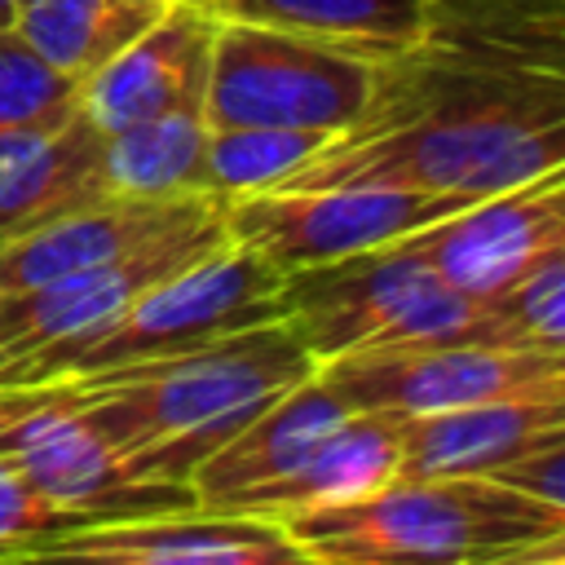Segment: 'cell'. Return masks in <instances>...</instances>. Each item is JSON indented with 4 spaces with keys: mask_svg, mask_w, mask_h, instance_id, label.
Wrapping results in <instances>:
<instances>
[{
    "mask_svg": "<svg viewBox=\"0 0 565 565\" xmlns=\"http://www.w3.org/2000/svg\"><path fill=\"white\" fill-rule=\"evenodd\" d=\"M216 22L274 26L371 66L393 62L424 44L433 26V0H194Z\"/></svg>",
    "mask_w": 565,
    "mask_h": 565,
    "instance_id": "17",
    "label": "cell"
},
{
    "mask_svg": "<svg viewBox=\"0 0 565 565\" xmlns=\"http://www.w3.org/2000/svg\"><path fill=\"white\" fill-rule=\"evenodd\" d=\"M216 18L194 0H172L132 44L79 84V115L102 132L132 128L172 106L203 102Z\"/></svg>",
    "mask_w": 565,
    "mask_h": 565,
    "instance_id": "13",
    "label": "cell"
},
{
    "mask_svg": "<svg viewBox=\"0 0 565 565\" xmlns=\"http://www.w3.org/2000/svg\"><path fill=\"white\" fill-rule=\"evenodd\" d=\"M305 565H565V508L490 477H406L278 521Z\"/></svg>",
    "mask_w": 565,
    "mask_h": 565,
    "instance_id": "3",
    "label": "cell"
},
{
    "mask_svg": "<svg viewBox=\"0 0 565 565\" xmlns=\"http://www.w3.org/2000/svg\"><path fill=\"white\" fill-rule=\"evenodd\" d=\"M565 247L547 252L512 287L481 300L490 318V340L503 349H543L565 353Z\"/></svg>",
    "mask_w": 565,
    "mask_h": 565,
    "instance_id": "22",
    "label": "cell"
},
{
    "mask_svg": "<svg viewBox=\"0 0 565 565\" xmlns=\"http://www.w3.org/2000/svg\"><path fill=\"white\" fill-rule=\"evenodd\" d=\"M437 282L424 256L406 243H384L278 274V309L300 349L327 366L384 349Z\"/></svg>",
    "mask_w": 565,
    "mask_h": 565,
    "instance_id": "9",
    "label": "cell"
},
{
    "mask_svg": "<svg viewBox=\"0 0 565 565\" xmlns=\"http://www.w3.org/2000/svg\"><path fill=\"white\" fill-rule=\"evenodd\" d=\"M79 110V84L53 71L13 26H0V128L53 124Z\"/></svg>",
    "mask_w": 565,
    "mask_h": 565,
    "instance_id": "23",
    "label": "cell"
},
{
    "mask_svg": "<svg viewBox=\"0 0 565 565\" xmlns=\"http://www.w3.org/2000/svg\"><path fill=\"white\" fill-rule=\"evenodd\" d=\"M371 88L375 66L362 57L256 22H216L203 115L331 137L366 110Z\"/></svg>",
    "mask_w": 565,
    "mask_h": 565,
    "instance_id": "5",
    "label": "cell"
},
{
    "mask_svg": "<svg viewBox=\"0 0 565 565\" xmlns=\"http://www.w3.org/2000/svg\"><path fill=\"white\" fill-rule=\"evenodd\" d=\"M565 437V397H499L397 419V472L486 477L512 455Z\"/></svg>",
    "mask_w": 565,
    "mask_h": 565,
    "instance_id": "16",
    "label": "cell"
},
{
    "mask_svg": "<svg viewBox=\"0 0 565 565\" xmlns=\"http://www.w3.org/2000/svg\"><path fill=\"white\" fill-rule=\"evenodd\" d=\"M106 137L75 110L53 124L0 128V247L106 199Z\"/></svg>",
    "mask_w": 565,
    "mask_h": 565,
    "instance_id": "14",
    "label": "cell"
},
{
    "mask_svg": "<svg viewBox=\"0 0 565 565\" xmlns=\"http://www.w3.org/2000/svg\"><path fill=\"white\" fill-rule=\"evenodd\" d=\"M35 561L97 565H305L291 534L252 512L163 508L119 521L79 525L35 552Z\"/></svg>",
    "mask_w": 565,
    "mask_h": 565,
    "instance_id": "11",
    "label": "cell"
},
{
    "mask_svg": "<svg viewBox=\"0 0 565 565\" xmlns=\"http://www.w3.org/2000/svg\"><path fill=\"white\" fill-rule=\"evenodd\" d=\"M0 455H9L35 490L75 512L84 525L194 503L185 486L137 481L115 441L79 406L71 380L35 384L31 402L0 428Z\"/></svg>",
    "mask_w": 565,
    "mask_h": 565,
    "instance_id": "7",
    "label": "cell"
},
{
    "mask_svg": "<svg viewBox=\"0 0 565 565\" xmlns=\"http://www.w3.org/2000/svg\"><path fill=\"white\" fill-rule=\"evenodd\" d=\"M84 521L53 503L44 490L26 481V472L0 455V561H35V552Z\"/></svg>",
    "mask_w": 565,
    "mask_h": 565,
    "instance_id": "24",
    "label": "cell"
},
{
    "mask_svg": "<svg viewBox=\"0 0 565 565\" xmlns=\"http://www.w3.org/2000/svg\"><path fill=\"white\" fill-rule=\"evenodd\" d=\"M490 481L534 499V503H547V508H565V437H552V441H539L521 455H512L508 463H499L494 472H486Z\"/></svg>",
    "mask_w": 565,
    "mask_h": 565,
    "instance_id": "25",
    "label": "cell"
},
{
    "mask_svg": "<svg viewBox=\"0 0 565 565\" xmlns=\"http://www.w3.org/2000/svg\"><path fill=\"white\" fill-rule=\"evenodd\" d=\"M31 393H35V384H0V428L31 402Z\"/></svg>",
    "mask_w": 565,
    "mask_h": 565,
    "instance_id": "26",
    "label": "cell"
},
{
    "mask_svg": "<svg viewBox=\"0 0 565 565\" xmlns=\"http://www.w3.org/2000/svg\"><path fill=\"white\" fill-rule=\"evenodd\" d=\"M349 415H353V406L335 393V384L322 371H313L309 380H300L296 388L274 397L260 415H252L230 441H221L190 472L194 508L234 512V503H243L260 486L291 472Z\"/></svg>",
    "mask_w": 565,
    "mask_h": 565,
    "instance_id": "15",
    "label": "cell"
},
{
    "mask_svg": "<svg viewBox=\"0 0 565 565\" xmlns=\"http://www.w3.org/2000/svg\"><path fill=\"white\" fill-rule=\"evenodd\" d=\"M565 168L561 57L428 31L375 66L366 110L274 190L397 185L481 199Z\"/></svg>",
    "mask_w": 565,
    "mask_h": 565,
    "instance_id": "1",
    "label": "cell"
},
{
    "mask_svg": "<svg viewBox=\"0 0 565 565\" xmlns=\"http://www.w3.org/2000/svg\"><path fill=\"white\" fill-rule=\"evenodd\" d=\"M22 4H26V0H0V26H13V18H18Z\"/></svg>",
    "mask_w": 565,
    "mask_h": 565,
    "instance_id": "27",
    "label": "cell"
},
{
    "mask_svg": "<svg viewBox=\"0 0 565 565\" xmlns=\"http://www.w3.org/2000/svg\"><path fill=\"white\" fill-rule=\"evenodd\" d=\"M313 371L318 362L278 318L71 384L137 481L190 490V472L221 441Z\"/></svg>",
    "mask_w": 565,
    "mask_h": 565,
    "instance_id": "2",
    "label": "cell"
},
{
    "mask_svg": "<svg viewBox=\"0 0 565 565\" xmlns=\"http://www.w3.org/2000/svg\"><path fill=\"white\" fill-rule=\"evenodd\" d=\"M172 0H26L13 31L66 79L84 84Z\"/></svg>",
    "mask_w": 565,
    "mask_h": 565,
    "instance_id": "19",
    "label": "cell"
},
{
    "mask_svg": "<svg viewBox=\"0 0 565 565\" xmlns=\"http://www.w3.org/2000/svg\"><path fill=\"white\" fill-rule=\"evenodd\" d=\"M203 102L172 106L154 119L106 137V190L128 199H168L203 190Z\"/></svg>",
    "mask_w": 565,
    "mask_h": 565,
    "instance_id": "20",
    "label": "cell"
},
{
    "mask_svg": "<svg viewBox=\"0 0 565 565\" xmlns=\"http://www.w3.org/2000/svg\"><path fill=\"white\" fill-rule=\"evenodd\" d=\"M225 212L221 194H168V199H128L106 194L79 212H66L13 243L0 247V291H22L49 278L110 265L185 230H199Z\"/></svg>",
    "mask_w": 565,
    "mask_h": 565,
    "instance_id": "12",
    "label": "cell"
},
{
    "mask_svg": "<svg viewBox=\"0 0 565 565\" xmlns=\"http://www.w3.org/2000/svg\"><path fill=\"white\" fill-rule=\"evenodd\" d=\"M393 477H397V419L375 411H353L291 472L234 503V512L287 521L296 512L362 499Z\"/></svg>",
    "mask_w": 565,
    "mask_h": 565,
    "instance_id": "18",
    "label": "cell"
},
{
    "mask_svg": "<svg viewBox=\"0 0 565 565\" xmlns=\"http://www.w3.org/2000/svg\"><path fill=\"white\" fill-rule=\"evenodd\" d=\"M455 291L490 300L565 247V168L481 194L397 238Z\"/></svg>",
    "mask_w": 565,
    "mask_h": 565,
    "instance_id": "10",
    "label": "cell"
},
{
    "mask_svg": "<svg viewBox=\"0 0 565 565\" xmlns=\"http://www.w3.org/2000/svg\"><path fill=\"white\" fill-rule=\"evenodd\" d=\"M463 203L472 199L397 185L256 190L225 199V238L260 256L274 274H291L349 252L397 243Z\"/></svg>",
    "mask_w": 565,
    "mask_h": 565,
    "instance_id": "6",
    "label": "cell"
},
{
    "mask_svg": "<svg viewBox=\"0 0 565 565\" xmlns=\"http://www.w3.org/2000/svg\"><path fill=\"white\" fill-rule=\"evenodd\" d=\"M322 141H327V132L256 128V124H207V141H203V190L207 194H221V199L274 190Z\"/></svg>",
    "mask_w": 565,
    "mask_h": 565,
    "instance_id": "21",
    "label": "cell"
},
{
    "mask_svg": "<svg viewBox=\"0 0 565 565\" xmlns=\"http://www.w3.org/2000/svg\"><path fill=\"white\" fill-rule=\"evenodd\" d=\"M353 411L393 419L499 397H565V353L503 344H433L406 353H349L318 366Z\"/></svg>",
    "mask_w": 565,
    "mask_h": 565,
    "instance_id": "8",
    "label": "cell"
},
{
    "mask_svg": "<svg viewBox=\"0 0 565 565\" xmlns=\"http://www.w3.org/2000/svg\"><path fill=\"white\" fill-rule=\"evenodd\" d=\"M278 318H282L278 274L260 256L225 238L216 252L199 256L194 265L150 282L102 331L9 366L0 384H49V380H75L93 371H115L128 362H150L163 353L199 349L230 331L278 322Z\"/></svg>",
    "mask_w": 565,
    "mask_h": 565,
    "instance_id": "4",
    "label": "cell"
}]
</instances>
